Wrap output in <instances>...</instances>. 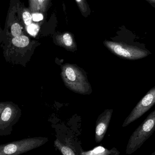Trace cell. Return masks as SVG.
Here are the masks:
<instances>
[{"label": "cell", "instance_id": "obj_1", "mask_svg": "<svg viewBox=\"0 0 155 155\" xmlns=\"http://www.w3.org/2000/svg\"><path fill=\"white\" fill-rule=\"evenodd\" d=\"M155 131V109L133 133L128 140L126 154L131 155L142 147Z\"/></svg>", "mask_w": 155, "mask_h": 155}, {"label": "cell", "instance_id": "obj_2", "mask_svg": "<svg viewBox=\"0 0 155 155\" xmlns=\"http://www.w3.org/2000/svg\"><path fill=\"white\" fill-rule=\"evenodd\" d=\"M48 141L47 137H35L2 144L0 155H20L38 148Z\"/></svg>", "mask_w": 155, "mask_h": 155}, {"label": "cell", "instance_id": "obj_3", "mask_svg": "<svg viewBox=\"0 0 155 155\" xmlns=\"http://www.w3.org/2000/svg\"><path fill=\"white\" fill-rule=\"evenodd\" d=\"M104 44L113 54L125 60H139L145 58L151 54L148 50H144L136 45H131L125 43L105 41Z\"/></svg>", "mask_w": 155, "mask_h": 155}, {"label": "cell", "instance_id": "obj_4", "mask_svg": "<svg viewBox=\"0 0 155 155\" xmlns=\"http://www.w3.org/2000/svg\"><path fill=\"white\" fill-rule=\"evenodd\" d=\"M155 104V86L151 88L140 100L126 118L123 127H125L140 118Z\"/></svg>", "mask_w": 155, "mask_h": 155}, {"label": "cell", "instance_id": "obj_5", "mask_svg": "<svg viewBox=\"0 0 155 155\" xmlns=\"http://www.w3.org/2000/svg\"><path fill=\"white\" fill-rule=\"evenodd\" d=\"M113 109H106L97 119L95 130L96 143L102 142L107 132L113 114Z\"/></svg>", "mask_w": 155, "mask_h": 155}, {"label": "cell", "instance_id": "obj_6", "mask_svg": "<svg viewBox=\"0 0 155 155\" xmlns=\"http://www.w3.org/2000/svg\"><path fill=\"white\" fill-rule=\"evenodd\" d=\"M120 152L115 147L107 149L102 146L95 147L93 150L82 151L81 155H119Z\"/></svg>", "mask_w": 155, "mask_h": 155}, {"label": "cell", "instance_id": "obj_7", "mask_svg": "<svg viewBox=\"0 0 155 155\" xmlns=\"http://www.w3.org/2000/svg\"><path fill=\"white\" fill-rule=\"evenodd\" d=\"M49 0H29L30 7L32 12H44L47 8Z\"/></svg>", "mask_w": 155, "mask_h": 155}, {"label": "cell", "instance_id": "obj_8", "mask_svg": "<svg viewBox=\"0 0 155 155\" xmlns=\"http://www.w3.org/2000/svg\"><path fill=\"white\" fill-rule=\"evenodd\" d=\"M54 146L63 155H76L69 145L64 144L58 139L54 141Z\"/></svg>", "mask_w": 155, "mask_h": 155}, {"label": "cell", "instance_id": "obj_9", "mask_svg": "<svg viewBox=\"0 0 155 155\" xmlns=\"http://www.w3.org/2000/svg\"><path fill=\"white\" fill-rule=\"evenodd\" d=\"M12 42L16 47H24L29 44V39L25 35H20L15 37L12 40Z\"/></svg>", "mask_w": 155, "mask_h": 155}, {"label": "cell", "instance_id": "obj_10", "mask_svg": "<svg viewBox=\"0 0 155 155\" xmlns=\"http://www.w3.org/2000/svg\"><path fill=\"white\" fill-rule=\"evenodd\" d=\"M76 1L83 14L87 15L89 7L86 0H76Z\"/></svg>", "mask_w": 155, "mask_h": 155}, {"label": "cell", "instance_id": "obj_11", "mask_svg": "<svg viewBox=\"0 0 155 155\" xmlns=\"http://www.w3.org/2000/svg\"><path fill=\"white\" fill-rule=\"evenodd\" d=\"M66 76L68 80L74 81L76 79V74L74 70L72 67H67L65 70Z\"/></svg>", "mask_w": 155, "mask_h": 155}, {"label": "cell", "instance_id": "obj_12", "mask_svg": "<svg viewBox=\"0 0 155 155\" xmlns=\"http://www.w3.org/2000/svg\"><path fill=\"white\" fill-rule=\"evenodd\" d=\"M22 30V27L18 23L13 24L11 27V32L14 37L21 35Z\"/></svg>", "mask_w": 155, "mask_h": 155}, {"label": "cell", "instance_id": "obj_13", "mask_svg": "<svg viewBox=\"0 0 155 155\" xmlns=\"http://www.w3.org/2000/svg\"><path fill=\"white\" fill-rule=\"evenodd\" d=\"M39 27L35 24H31L27 26V30L28 32L32 36H35L39 31Z\"/></svg>", "mask_w": 155, "mask_h": 155}, {"label": "cell", "instance_id": "obj_14", "mask_svg": "<svg viewBox=\"0 0 155 155\" xmlns=\"http://www.w3.org/2000/svg\"><path fill=\"white\" fill-rule=\"evenodd\" d=\"M22 18L24 23L27 26L32 24V15L29 12H27V11L24 12L22 14Z\"/></svg>", "mask_w": 155, "mask_h": 155}, {"label": "cell", "instance_id": "obj_15", "mask_svg": "<svg viewBox=\"0 0 155 155\" xmlns=\"http://www.w3.org/2000/svg\"><path fill=\"white\" fill-rule=\"evenodd\" d=\"M62 41L66 46H70L72 45L73 40L71 35L65 33L62 35Z\"/></svg>", "mask_w": 155, "mask_h": 155}, {"label": "cell", "instance_id": "obj_16", "mask_svg": "<svg viewBox=\"0 0 155 155\" xmlns=\"http://www.w3.org/2000/svg\"><path fill=\"white\" fill-rule=\"evenodd\" d=\"M43 19L42 14L39 13H35L32 15V20L34 21L38 22Z\"/></svg>", "mask_w": 155, "mask_h": 155}, {"label": "cell", "instance_id": "obj_17", "mask_svg": "<svg viewBox=\"0 0 155 155\" xmlns=\"http://www.w3.org/2000/svg\"><path fill=\"white\" fill-rule=\"evenodd\" d=\"M150 155H155V151L154 152H153V153L152 154Z\"/></svg>", "mask_w": 155, "mask_h": 155}]
</instances>
